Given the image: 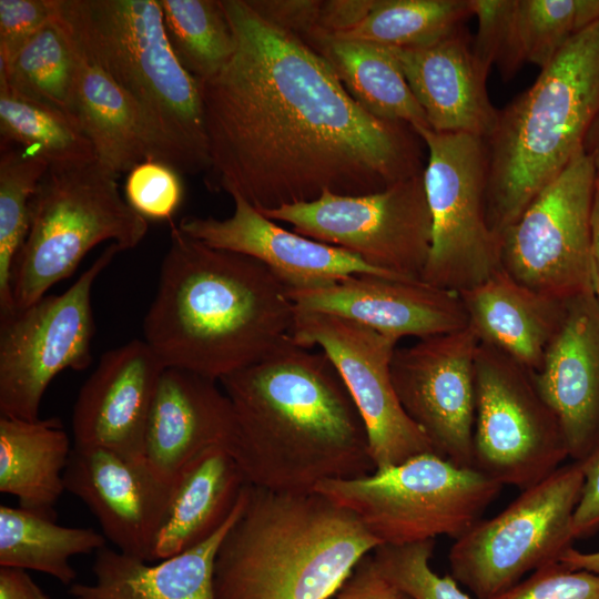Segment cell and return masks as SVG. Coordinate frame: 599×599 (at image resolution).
I'll return each instance as SVG.
<instances>
[{
    "label": "cell",
    "mask_w": 599,
    "mask_h": 599,
    "mask_svg": "<svg viewBox=\"0 0 599 599\" xmlns=\"http://www.w3.org/2000/svg\"><path fill=\"white\" fill-rule=\"evenodd\" d=\"M49 170L40 155L1 143L0 153V322L17 313L12 271L27 237L32 196Z\"/></svg>",
    "instance_id": "cell-36"
},
{
    "label": "cell",
    "mask_w": 599,
    "mask_h": 599,
    "mask_svg": "<svg viewBox=\"0 0 599 599\" xmlns=\"http://www.w3.org/2000/svg\"><path fill=\"white\" fill-rule=\"evenodd\" d=\"M583 485L579 461L561 465L521 490L504 510L454 540L450 576L478 599H493L572 547V519Z\"/></svg>",
    "instance_id": "cell-9"
},
{
    "label": "cell",
    "mask_w": 599,
    "mask_h": 599,
    "mask_svg": "<svg viewBox=\"0 0 599 599\" xmlns=\"http://www.w3.org/2000/svg\"><path fill=\"white\" fill-rule=\"evenodd\" d=\"M270 24L306 40L316 28L322 0H246Z\"/></svg>",
    "instance_id": "cell-42"
},
{
    "label": "cell",
    "mask_w": 599,
    "mask_h": 599,
    "mask_svg": "<svg viewBox=\"0 0 599 599\" xmlns=\"http://www.w3.org/2000/svg\"><path fill=\"white\" fill-rule=\"evenodd\" d=\"M469 326L418 339L394 352L390 372L398 399L436 454L474 467L475 357Z\"/></svg>",
    "instance_id": "cell-16"
},
{
    "label": "cell",
    "mask_w": 599,
    "mask_h": 599,
    "mask_svg": "<svg viewBox=\"0 0 599 599\" xmlns=\"http://www.w3.org/2000/svg\"><path fill=\"white\" fill-rule=\"evenodd\" d=\"M305 42L327 61L345 90L368 113L413 128L429 126L389 48L321 34H312Z\"/></svg>",
    "instance_id": "cell-29"
},
{
    "label": "cell",
    "mask_w": 599,
    "mask_h": 599,
    "mask_svg": "<svg viewBox=\"0 0 599 599\" xmlns=\"http://www.w3.org/2000/svg\"><path fill=\"white\" fill-rule=\"evenodd\" d=\"M64 487L91 510L115 549L153 562L175 489L161 481L145 461L102 447L73 445Z\"/></svg>",
    "instance_id": "cell-17"
},
{
    "label": "cell",
    "mask_w": 599,
    "mask_h": 599,
    "mask_svg": "<svg viewBox=\"0 0 599 599\" xmlns=\"http://www.w3.org/2000/svg\"><path fill=\"white\" fill-rule=\"evenodd\" d=\"M579 463L583 485L572 519L575 539L599 530V448Z\"/></svg>",
    "instance_id": "cell-44"
},
{
    "label": "cell",
    "mask_w": 599,
    "mask_h": 599,
    "mask_svg": "<svg viewBox=\"0 0 599 599\" xmlns=\"http://www.w3.org/2000/svg\"><path fill=\"white\" fill-rule=\"evenodd\" d=\"M295 307L365 325L399 341L418 339L468 326L457 293L422 280L351 275L309 288H288Z\"/></svg>",
    "instance_id": "cell-18"
},
{
    "label": "cell",
    "mask_w": 599,
    "mask_h": 599,
    "mask_svg": "<svg viewBox=\"0 0 599 599\" xmlns=\"http://www.w3.org/2000/svg\"><path fill=\"white\" fill-rule=\"evenodd\" d=\"M378 546L355 515L315 490L248 485L216 552L214 599H327Z\"/></svg>",
    "instance_id": "cell-4"
},
{
    "label": "cell",
    "mask_w": 599,
    "mask_h": 599,
    "mask_svg": "<svg viewBox=\"0 0 599 599\" xmlns=\"http://www.w3.org/2000/svg\"><path fill=\"white\" fill-rule=\"evenodd\" d=\"M599 114V21L504 109L487 148L486 216L499 235L569 163Z\"/></svg>",
    "instance_id": "cell-6"
},
{
    "label": "cell",
    "mask_w": 599,
    "mask_h": 599,
    "mask_svg": "<svg viewBox=\"0 0 599 599\" xmlns=\"http://www.w3.org/2000/svg\"><path fill=\"white\" fill-rule=\"evenodd\" d=\"M572 461L599 448V307L587 291L566 300L562 323L535 373Z\"/></svg>",
    "instance_id": "cell-22"
},
{
    "label": "cell",
    "mask_w": 599,
    "mask_h": 599,
    "mask_svg": "<svg viewBox=\"0 0 599 599\" xmlns=\"http://www.w3.org/2000/svg\"><path fill=\"white\" fill-rule=\"evenodd\" d=\"M219 383L234 418L230 453L250 485L309 493L375 471L364 420L321 349L290 337Z\"/></svg>",
    "instance_id": "cell-2"
},
{
    "label": "cell",
    "mask_w": 599,
    "mask_h": 599,
    "mask_svg": "<svg viewBox=\"0 0 599 599\" xmlns=\"http://www.w3.org/2000/svg\"><path fill=\"white\" fill-rule=\"evenodd\" d=\"M414 130L427 149L424 182L432 215L422 281L458 294L501 270L499 237L486 216V141L429 126Z\"/></svg>",
    "instance_id": "cell-10"
},
{
    "label": "cell",
    "mask_w": 599,
    "mask_h": 599,
    "mask_svg": "<svg viewBox=\"0 0 599 599\" xmlns=\"http://www.w3.org/2000/svg\"><path fill=\"white\" fill-rule=\"evenodd\" d=\"M118 179L97 160L49 167L32 196L29 231L13 265L17 311L72 275L98 244L112 241L125 251L145 237L148 220L121 196Z\"/></svg>",
    "instance_id": "cell-7"
},
{
    "label": "cell",
    "mask_w": 599,
    "mask_h": 599,
    "mask_svg": "<svg viewBox=\"0 0 599 599\" xmlns=\"http://www.w3.org/2000/svg\"><path fill=\"white\" fill-rule=\"evenodd\" d=\"M474 468L521 490L569 458L560 422L535 372L479 343L475 357Z\"/></svg>",
    "instance_id": "cell-11"
},
{
    "label": "cell",
    "mask_w": 599,
    "mask_h": 599,
    "mask_svg": "<svg viewBox=\"0 0 599 599\" xmlns=\"http://www.w3.org/2000/svg\"><path fill=\"white\" fill-rule=\"evenodd\" d=\"M59 16L87 58L134 104L149 156L180 174L210 166L201 84L180 63L159 0H59Z\"/></svg>",
    "instance_id": "cell-5"
},
{
    "label": "cell",
    "mask_w": 599,
    "mask_h": 599,
    "mask_svg": "<svg viewBox=\"0 0 599 599\" xmlns=\"http://www.w3.org/2000/svg\"><path fill=\"white\" fill-rule=\"evenodd\" d=\"M235 51L200 82L211 192H237L260 212L324 191L365 195L425 170L424 142L404 122L378 119L298 37L222 0Z\"/></svg>",
    "instance_id": "cell-1"
},
{
    "label": "cell",
    "mask_w": 599,
    "mask_h": 599,
    "mask_svg": "<svg viewBox=\"0 0 599 599\" xmlns=\"http://www.w3.org/2000/svg\"><path fill=\"white\" fill-rule=\"evenodd\" d=\"M248 484L225 525L210 539L154 565L102 547L92 564L94 581L69 587L72 599H214L213 576L219 547L241 515Z\"/></svg>",
    "instance_id": "cell-24"
},
{
    "label": "cell",
    "mask_w": 599,
    "mask_h": 599,
    "mask_svg": "<svg viewBox=\"0 0 599 599\" xmlns=\"http://www.w3.org/2000/svg\"><path fill=\"white\" fill-rule=\"evenodd\" d=\"M502 485L436 453L372 474L319 483L315 491L347 509L380 545L447 536L456 540L481 519Z\"/></svg>",
    "instance_id": "cell-8"
},
{
    "label": "cell",
    "mask_w": 599,
    "mask_h": 599,
    "mask_svg": "<svg viewBox=\"0 0 599 599\" xmlns=\"http://www.w3.org/2000/svg\"><path fill=\"white\" fill-rule=\"evenodd\" d=\"M435 539L408 545H380L372 552L380 572L412 599H471L450 576L430 567Z\"/></svg>",
    "instance_id": "cell-37"
},
{
    "label": "cell",
    "mask_w": 599,
    "mask_h": 599,
    "mask_svg": "<svg viewBox=\"0 0 599 599\" xmlns=\"http://www.w3.org/2000/svg\"><path fill=\"white\" fill-rule=\"evenodd\" d=\"M493 599H599V577L558 561L534 571Z\"/></svg>",
    "instance_id": "cell-39"
},
{
    "label": "cell",
    "mask_w": 599,
    "mask_h": 599,
    "mask_svg": "<svg viewBox=\"0 0 599 599\" xmlns=\"http://www.w3.org/2000/svg\"><path fill=\"white\" fill-rule=\"evenodd\" d=\"M71 444L59 418L0 416V491L21 508L57 520Z\"/></svg>",
    "instance_id": "cell-27"
},
{
    "label": "cell",
    "mask_w": 599,
    "mask_h": 599,
    "mask_svg": "<svg viewBox=\"0 0 599 599\" xmlns=\"http://www.w3.org/2000/svg\"><path fill=\"white\" fill-rule=\"evenodd\" d=\"M59 13V0H0V68Z\"/></svg>",
    "instance_id": "cell-41"
},
{
    "label": "cell",
    "mask_w": 599,
    "mask_h": 599,
    "mask_svg": "<svg viewBox=\"0 0 599 599\" xmlns=\"http://www.w3.org/2000/svg\"><path fill=\"white\" fill-rule=\"evenodd\" d=\"M169 44L200 82L219 74L235 51L222 0H159Z\"/></svg>",
    "instance_id": "cell-35"
},
{
    "label": "cell",
    "mask_w": 599,
    "mask_h": 599,
    "mask_svg": "<svg viewBox=\"0 0 599 599\" xmlns=\"http://www.w3.org/2000/svg\"><path fill=\"white\" fill-rule=\"evenodd\" d=\"M123 250L115 243L59 295H45L0 323V416L34 420L52 379L91 363L97 277Z\"/></svg>",
    "instance_id": "cell-13"
},
{
    "label": "cell",
    "mask_w": 599,
    "mask_h": 599,
    "mask_svg": "<svg viewBox=\"0 0 599 599\" xmlns=\"http://www.w3.org/2000/svg\"><path fill=\"white\" fill-rule=\"evenodd\" d=\"M258 211V210H257ZM295 233L356 255L368 265L422 280L432 246V215L424 172L365 195L324 191L309 202L261 212Z\"/></svg>",
    "instance_id": "cell-12"
},
{
    "label": "cell",
    "mask_w": 599,
    "mask_h": 599,
    "mask_svg": "<svg viewBox=\"0 0 599 599\" xmlns=\"http://www.w3.org/2000/svg\"><path fill=\"white\" fill-rule=\"evenodd\" d=\"M183 193L180 173L151 159L130 170L124 185L125 201L145 220L171 222Z\"/></svg>",
    "instance_id": "cell-38"
},
{
    "label": "cell",
    "mask_w": 599,
    "mask_h": 599,
    "mask_svg": "<svg viewBox=\"0 0 599 599\" xmlns=\"http://www.w3.org/2000/svg\"><path fill=\"white\" fill-rule=\"evenodd\" d=\"M599 21V0H515L507 62L512 78L525 63L544 69L576 34Z\"/></svg>",
    "instance_id": "cell-33"
},
{
    "label": "cell",
    "mask_w": 599,
    "mask_h": 599,
    "mask_svg": "<svg viewBox=\"0 0 599 599\" xmlns=\"http://www.w3.org/2000/svg\"><path fill=\"white\" fill-rule=\"evenodd\" d=\"M292 338L301 346L318 347L336 368L364 420L375 470L435 453L396 394L390 364L397 339L353 321L296 307Z\"/></svg>",
    "instance_id": "cell-15"
},
{
    "label": "cell",
    "mask_w": 599,
    "mask_h": 599,
    "mask_svg": "<svg viewBox=\"0 0 599 599\" xmlns=\"http://www.w3.org/2000/svg\"><path fill=\"white\" fill-rule=\"evenodd\" d=\"M583 152L590 159L599 176V114L593 120L583 142Z\"/></svg>",
    "instance_id": "cell-49"
},
{
    "label": "cell",
    "mask_w": 599,
    "mask_h": 599,
    "mask_svg": "<svg viewBox=\"0 0 599 599\" xmlns=\"http://www.w3.org/2000/svg\"><path fill=\"white\" fill-rule=\"evenodd\" d=\"M515 0H471L478 29L471 50L479 67L488 74L491 65L504 70L509 51L510 24Z\"/></svg>",
    "instance_id": "cell-40"
},
{
    "label": "cell",
    "mask_w": 599,
    "mask_h": 599,
    "mask_svg": "<svg viewBox=\"0 0 599 599\" xmlns=\"http://www.w3.org/2000/svg\"><path fill=\"white\" fill-rule=\"evenodd\" d=\"M1 143L43 158L49 167H69L97 160L77 123L63 112L28 98L0 82Z\"/></svg>",
    "instance_id": "cell-32"
},
{
    "label": "cell",
    "mask_w": 599,
    "mask_h": 599,
    "mask_svg": "<svg viewBox=\"0 0 599 599\" xmlns=\"http://www.w3.org/2000/svg\"><path fill=\"white\" fill-rule=\"evenodd\" d=\"M465 27L425 48H389L436 132L467 133L485 141L499 110L488 95V74L474 58Z\"/></svg>",
    "instance_id": "cell-23"
},
{
    "label": "cell",
    "mask_w": 599,
    "mask_h": 599,
    "mask_svg": "<svg viewBox=\"0 0 599 599\" xmlns=\"http://www.w3.org/2000/svg\"><path fill=\"white\" fill-rule=\"evenodd\" d=\"M327 599H412L376 566L372 552L363 557L341 587Z\"/></svg>",
    "instance_id": "cell-43"
},
{
    "label": "cell",
    "mask_w": 599,
    "mask_h": 599,
    "mask_svg": "<svg viewBox=\"0 0 599 599\" xmlns=\"http://www.w3.org/2000/svg\"><path fill=\"white\" fill-rule=\"evenodd\" d=\"M458 295L479 343L501 351L535 373L540 369L562 323L566 301L535 292L504 270Z\"/></svg>",
    "instance_id": "cell-25"
},
{
    "label": "cell",
    "mask_w": 599,
    "mask_h": 599,
    "mask_svg": "<svg viewBox=\"0 0 599 599\" xmlns=\"http://www.w3.org/2000/svg\"><path fill=\"white\" fill-rule=\"evenodd\" d=\"M105 540L93 528L65 527L21 507L0 506V567L43 572L70 587L77 578L70 559L97 552Z\"/></svg>",
    "instance_id": "cell-30"
},
{
    "label": "cell",
    "mask_w": 599,
    "mask_h": 599,
    "mask_svg": "<svg viewBox=\"0 0 599 599\" xmlns=\"http://www.w3.org/2000/svg\"><path fill=\"white\" fill-rule=\"evenodd\" d=\"M0 599H50L27 570L0 567Z\"/></svg>",
    "instance_id": "cell-46"
},
{
    "label": "cell",
    "mask_w": 599,
    "mask_h": 599,
    "mask_svg": "<svg viewBox=\"0 0 599 599\" xmlns=\"http://www.w3.org/2000/svg\"><path fill=\"white\" fill-rule=\"evenodd\" d=\"M230 195L234 202L231 216L220 220L189 215L177 227L207 246L263 263L288 288L316 287L358 274L402 278L368 265L346 250L277 225L237 192Z\"/></svg>",
    "instance_id": "cell-19"
},
{
    "label": "cell",
    "mask_w": 599,
    "mask_h": 599,
    "mask_svg": "<svg viewBox=\"0 0 599 599\" xmlns=\"http://www.w3.org/2000/svg\"><path fill=\"white\" fill-rule=\"evenodd\" d=\"M288 287L263 263L214 248L170 222V246L143 322L166 367L220 380L292 337Z\"/></svg>",
    "instance_id": "cell-3"
},
{
    "label": "cell",
    "mask_w": 599,
    "mask_h": 599,
    "mask_svg": "<svg viewBox=\"0 0 599 599\" xmlns=\"http://www.w3.org/2000/svg\"><path fill=\"white\" fill-rule=\"evenodd\" d=\"M470 17L471 0H374L362 23L332 38L387 48H425L464 28Z\"/></svg>",
    "instance_id": "cell-34"
},
{
    "label": "cell",
    "mask_w": 599,
    "mask_h": 599,
    "mask_svg": "<svg viewBox=\"0 0 599 599\" xmlns=\"http://www.w3.org/2000/svg\"><path fill=\"white\" fill-rule=\"evenodd\" d=\"M165 367L144 339L104 353L74 403L73 445L102 447L145 461L146 423Z\"/></svg>",
    "instance_id": "cell-20"
},
{
    "label": "cell",
    "mask_w": 599,
    "mask_h": 599,
    "mask_svg": "<svg viewBox=\"0 0 599 599\" xmlns=\"http://www.w3.org/2000/svg\"><path fill=\"white\" fill-rule=\"evenodd\" d=\"M373 4L374 0H322L312 34L338 37L346 33L363 22Z\"/></svg>",
    "instance_id": "cell-45"
},
{
    "label": "cell",
    "mask_w": 599,
    "mask_h": 599,
    "mask_svg": "<svg viewBox=\"0 0 599 599\" xmlns=\"http://www.w3.org/2000/svg\"><path fill=\"white\" fill-rule=\"evenodd\" d=\"M590 284L599 307V176L596 181L591 212Z\"/></svg>",
    "instance_id": "cell-47"
},
{
    "label": "cell",
    "mask_w": 599,
    "mask_h": 599,
    "mask_svg": "<svg viewBox=\"0 0 599 599\" xmlns=\"http://www.w3.org/2000/svg\"><path fill=\"white\" fill-rule=\"evenodd\" d=\"M78 49L72 119L91 142L97 161L120 176L148 160L145 132L128 95Z\"/></svg>",
    "instance_id": "cell-28"
},
{
    "label": "cell",
    "mask_w": 599,
    "mask_h": 599,
    "mask_svg": "<svg viewBox=\"0 0 599 599\" xmlns=\"http://www.w3.org/2000/svg\"><path fill=\"white\" fill-rule=\"evenodd\" d=\"M597 177L582 151L499 235L501 270L530 290L561 301L591 291Z\"/></svg>",
    "instance_id": "cell-14"
},
{
    "label": "cell",
    "mask_w": 599,
    "mask_h": 599,
    "mask_svg": "<svg viewBox=\"0 0 599 599\" xmlns=\"http://www.w3.org/2000/svg\"><path fill=\"white\" fill-rule=\"evenodd\" d=\"M217 380L165 367L151 405L144 460L164 484L176 488L182 473L204 450L225 446L234 436L230 400Z\"/></svg>",
    "instance_id": "cell-21"
},
{
    "label": "cell",
    "mask_w": 599,
    "mask_h": 599,
    "mask_svg": "<svg viewBox=\"0 0 599 599\" xmlns=\"http://www.w3.org/2000/svg\"><path fill=\"white\" fill-rule=\"evenodd\" d=\"M571 569H582L599 577V550L585 552L570 547L559 560Z\"/></svg>",
    "instance_id": "cell-48"
},
{
    "label": "cell",
    "mask_w": 599,
    "mask_h": 599,
    "mask_svg": "<svg viewBox=\"0 0 599 599\" xmlns=\"http://www.w3.org/2000/svg\"><path fill=\"white\" fill-rule=\"evenodd\" d=\"M78 65V45L58 13L0 68V82L72 119Z\"/></svg>",
    "instance_id": "cell-31"
},
{
    "label": "cell",
    "mask_w": 599,
    "mask_h": 599,
    "mask_svg": "<svg viewBox=\"0 0 599 599\" xmlns=\"http://www.w3.org/2000/svg\"><path fill=\"white\" fill-rule=\"evenodd\" d=\"M247 484L225 446L199 455L180 477L152 561L182 554L214 536L233 514Z\"/></svg>",
    "instance_id": "cell-26"
}]
</instances>
